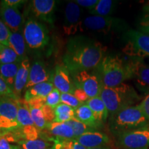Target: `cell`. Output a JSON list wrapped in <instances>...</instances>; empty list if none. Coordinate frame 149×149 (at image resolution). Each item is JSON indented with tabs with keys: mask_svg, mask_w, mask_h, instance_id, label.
I'll return each mask as SVG.
<instances>
[{
	"mask_svg": "<svg viewBox=\"0 0 149 149\" xmlns=\"http://www.w3.org/2000/svg\"><path fill=\"white\" fill-rule=\"evenodd\" d=\"M106 48L84 36L72 37L64 54V65L71 74L96 68L104 58Z\"/></svg>",
	"mask_w": 149,
	"mask_h": 149,
	"instance_id": "6da1fadb",
	"label": "cell"
},
{
	"mask_svg": "<svg viewBox=\"0 0 149 149\" xmlns=\"http://www.w3.org/2000/svg\"><path fill=\"white\" fill-rule=\"evenodd\" d=\"M100 79L103 86L113 88L124 81L133 79V61H125L118 55H107L98 66Z\"/></svg>",
	"mask_w": 149,
	"mask_h": 149,
	"instance_id": "7a4b0ae2",
	"label": "cell"
},
{
	"mask_svg": "<svg viewBox=\"0 0 149 149\" xmlns=\"http://www.w3.org/2000/svg\"><path fill=\"white\" fill-rule=\"evenodd\" d=\"M100 97L105 104L111 117L121 110L134 106L140 100L135 89L124 83L113 88L103 86Z\"/></svg>",
	"mask_w": 149,
	"mask_h": 149,
	"instance_id": "3957f363",
	"label": "cell"
},
{
	"mask_svg": "<svg viewBox=\"0 0 149 149\" xmlns=\"http://www.w3.org/2000/svg\"><path fill=\"white\" fill-rule=\"evenodd\" d=\"M149 126V121L143 113L139 104L121 110L111 117L110 127L115 135Z\"/></svg>",
	"mask_w": 149,
	"mask_h": 149,
	"instance_id": "277c9868",
	"label": "cell"
},
{
	"mask_svg": "<svg viewBox=\"0 0 149 149\" xmlns=\"http://www.w3.org/2000/svg\"><path fill=\"white\" fill-rule=\"evenodd\" d=\"M123 36L126 42L123 49L124 53L134 58L149 57V35L139 31L129 30Z\"/></svg>",
	"mask_w": 149,
	"mask_h": 149,
	"instance_id": "5b68a950",
	"label": "cell"
},
{
	"mask_svg": "<svg viewBox=\"0 0 149 149\" xmlns=\"http://www.w3.org/2000/svg\"><path fill=\"white\" fill-rule=\"evenodd\" d=\"M23 35L26 45L31 49H41L49 42L48 29L44 24L32 18L26 22Z\"/></svg>",
	"mask_w": 149,
	"mask_h": 149,
	"instance_id": "8992f818",
	"label": "cell"
},
{
	"mask_svg": "<svg viewBox=\"0 0 149 149\" xmlns=\"http://www.w3.org/2000/svg\"><path fill=\"white\" fill-rule=\"evenodd\" d=\"M118 144L125 149H144L149 146V126L118 135Z\"/></svg>",
	"mask_w": 149,
	"mask_h": 149,
	"instance_id": "52a82bcc",
	"label": "cell"
},
{
	"mask_svg": "<svg viewBox=\"0 0 149 149\" xmlns=\"http://www.w3.org/2000/svg\"><path fill=\"white\" fill-rule=\"evenodd\" d=\"M72 77L75 88L83 90L89 98L100 96L103 85L97 76L84 70L72 74Z\"/></svg>",
	"mask_w": 149,
	"mask_h": 149,
	"instance_id": "ba28073f",
	"label": "cell"
},
{
	"mask_svg": "<svg viewBox=\"0 0 149 149\" xmlns=\"http://www.w3.org/2000/svg\"><path fill=\"white\" fill-rule=\"evenodd\" d=\"M19 100V98L17 97L0 98V120L5 130H13L19 127L17 120Z\"/></svg>",
	"mask_w": 149,
	"mask_h": 149,
	"instance_id": "9c48e42d",
	"label": "cell"
},
{
	"mask_svg": "<svg viewBox=\"0 0 149 149\" xmlns=\"http://www.w3.org/2000/svg\"><path fill=\"white\" fill-rule=\"evenodd\" d=\"M83 26L86 29L96 32L109 33L124 26V22L120 19L111 17L91 15L86 17L83 21Z\"/></svg>",
	"mask_w": 149,
	"mask_h": 149,
	"instance_id": "30bf717a",
	"label": "cell"
},
{
	"mask_svg": "<svg viewBox=\"0 0 149 149\" xmlns=\"http://www.w3.org/2000/svg\"><path fill=\"white\" fill-rule=\"evenodd\" d=\"M81 9L73 1L67 3L64 10V18L62 29L67 36L76 35L81 30L82 22L81 19Z\"/></svg>",
	"mask_w": 149,
	"mask_h": 149,
	"instance_id": "8fae6325",
	"label": "cell"
},
{
	"mask_svg": "<svg viewBox=\"0 0 149 149\" xmlns=\"http://www.w3.org/2000/svg\"><path fill=\"white\" fill-rule=\"evenodd\" d=\"M29 8L35 17L54 25L56 9L55 0H33L30 3Z\"/></svg>",
	"mask_w": 149,
	"mask_h": 149,
	"instance_id": "7c38bea8",
	"label": "cell"
},
{
	"mask_svg": "<svg viewBox=\"0 0 149 149\" xmlns=\"http://www.w3.org/2000/svg\"><path fill=\"white\" fill-rule=\"evenodd\" d=\"M53 84L55 88L61 93L73 94L75 86L70 72L64 65H57L55 67L53 76Z\"/></svg>",
	"mask_w": 149,
	"mask_h": 149,
	"instance_id": "4fadbf2b",
	"label": "cell"
},
{
	"mask_svg": "<svg viewBox=\"0 0 149 149\" xmlns=\"http://www.w3.org/2000/svg\"><path fill=\"white\" fill-rule=\"evenodd\" d=\"M0 17L13 33H18L23 24V16L19 8L7 6L1 3Z\"/></svg>",
	"mask_w": 149,
	"mask_h": 149,
	"instance_id": "5bb4252c",
	"label": "cell"
},
{
	"mask_svg": "<svg viewBox=\"0 0 149 149\" xmlns=\"http://www.w3.org/2000/svg\"><path fill=\"white\" fill-rule=\"evenodd\" d=\"M133 61V79H135L137 87L141 92L149 94V64L141 59L135 58Z\"/></svg>",
	"mask_w": 149,
	"mask_h": 149,
	"instance_id": "9a60e30c",
	"label": "cell"
},
{
	"mask_svg": "<svg viewBox=\"0 0 149 149\" xmlns=\"http://www.w3.org/2000/svg\"><path fill=\"white\" fill-rule=\"evenodd\" d=\"M51 74L46 68L45 63L41 60H37L33 63L30 70L29 77L25 89H29L39 84L50 81Z\"/></svg>",
	"mask_w": 149,
	"mask_h": 149,
	"instance_id": "2e32d148",
	"label": "cell"
},
{
	"mask_svg": "<svg viewBox=\"0 0 149 149\" xmlns=\"http://www.w3.org/2000/svg\"><path fill=\"white\" fill-rule=\"evenodd\" d=\"M75 139L86 149L105 146L110 142L109 136L97 130L84 133Z\"/></svg>",
	"mask_w": 149,
	"mask_h": 149,
	"instance_id": "e0dca14e",
	"label": "cell"
},
{
	"mask_svg": "<svg viewBox=\"0 0 149 149\" xmlns=\"http://www.w3.org/2000/svg\"><path fill=\"white\" fill-rule=\"evenodd\" d=\"M31 67L29 59L27 57H25L20 64L15 79L13 92L14 94L19 98L27 84Z\"/></svg>",
	"mask_w": 149,
	"mask_h": 149,
	"instance_id": "ac0fdd59",
	"label": "cell"
},
{
	"mask_svg": "<svg viewBox=\"0 0 149 149\" xmlns=\"http://www.w3.org/2000/svg\"><path fill=\"white\" fill-rule=\"evenodd\" d=\"M86 104L90 108L98 122L102 124L107 121L109 115V111L103 100L100 96L89 99L88 101L86 102Z\"/></svg>",
	"mask_w": 149,
	"mask_h": 149,
	"instance_id": "d6986e66",
	"label": "cell"
},
{
	"mask_svg": "<svg viewBox=\"0 0 149 149\" xmlns=\"http://www.w3.org/2000/svg\"><path fill=\"white\" fill-rule=\"evenodd\" d=\"M49 132L52 137L63 139H74L72 128L66 122H52L46 128Z\"/></svg>",
	"mask_w": 149,
	"mask_h": 149,
	"instance_id": "ffe728a7",
	"label": "cell"
},
{
	"mask_svg": "<svg viewBox=\"0 0 149 149\" xmlns=\"http://www.w3.org/2000/svg\"><path fill=\"white\" fill-rule=\"evenodd\" d=\"M54 88L55 86L51 81H46L35 85L31 88L27 89L24 95V100L28 102L31 99L34 97L46 98Z\"/></svg>",
	"mask_w": 149,
	"mask_h": 149,
	"instance_id": "44dd1931",
	"label": "cell"
},
{
	"mask_svg": "<svg viewBox=\"0 0 149 149\" xmlns=\"http://www.w3.org/2000/svg\"><path fill=\"white\" fill-rule=\"evenodd\" d=\"M74 118L95 129L100 127L102 124L96 120L93 112L86 104L74 110Z\"/></svg>",
	"mask_w": 149,
	"mask_h": 149,
	"instance_id": "7402d4cb",
	"label": "cell"
},
{
	"mask_svg": "<svg viewBox=\"0 0 149 149\" xmlns=\"http://www.w3.org/2000/svg\"><path fill=\"white\" fill-rule=\"evenodd\" d=\"M21 63L0 64V77L13 91L15 79Z\"/></svg>",
	"mask_w": 149,
	"mask_h": 149,
	"instance_id": "603a6c76",
	"label": "cell"
},
{
	"mask_svg": "<svg viewBox=\"0 0 149 149\" xmlns=\"http://www.w3.org/2000/svg\"><path fill=\"white\" fill-rule=\"evenodd\" d=\"M26 43L24 35L20 33H10L9 37V46L12 48L22 60L26 57Z\"/></svg>",
	"mask_w": 149,
	"mask_h": 149,
	"instance_id": "cb8c5ba5",
	"label": "cell"
},
{
	"mask_svg": "<svg viewBox=\"0 0 149 149\" xmlns=\"http://www.w3.org/2000/svg\"><path fill=\"white\" fill-rule=\"evenodd\" d=\"M17 120L19 127L35 125L32 117H31V111H30L29 105H28V102L25 100L22 101L19 99V100Z\"/></svg>",
	"mask_w": 149,
	"mask_h": 149,
	"instance_id": "d4e9b609",
	"label": "cell"
},
{
	"mask_svg": "<svg viewBox=\"0 0 149 149\" xmlns=\"http://www.w3.org/2000/svg\"><path fill=\"white\" fill-rule=\"evenodd\" d=\"M116 1L112 0H99L98 3L90 9L89 13L92 15L109 17L114 11Z\"/></svg>",
	"mask_w": 149,
	"mask_h": 149,
	"instance_id": "484cf974",
	"label": "cell"
},
{
	"mask_svg": "<svg viewBox=\"0 0 149 149\" xmlns=\"http://www.w3.org/2000/svg\"><path fill=\"white\" fill-rule=\"evenodd\" d=\"M55 122H67L74 118V109L61 103L55 109Z\"/></svg>",
	"mask_w": 149,
	"mask_h": 149,
	"instance_id": "4316f807",
	"label": "cell"
},
{
	"mask_svg": "<svg viewBox=\"0 0 149 149\" xmlns=\"http://www.w3.org/2000/svg\"><path fill=\"white\" fill-rule=\"evenodd\" d=\"M22 59L10 46L1 45L0 64L21 63Z\"/></svg>",
	"mask_w": 149,
	"mask_h": 149,
	"instance_id": "83f0119b",
	"label": "cell"
},
{
	"mask_svg": "<svg viewBox=\"0 0 149 149\" xmlns=\"http://www.w3.org/2000/svg\"><path fill=\"white\" fill-rule=\"evenodd\" d=\"M51 149H86L75 139L55 138Z\"/></svg>",
	"mask_w": 149,
	"mask_h": 149,
	"instance_id": "f1b7e54d",
	"label": "cell"
},
{
	"mask_svg": "<svg viewBox=\"0 0 149 149\" xmlns=\"http://www.w3.org/2000/svg\"><path fill=\"white\" fill-rule=\"evenodd\" d=\"M22 146V149H51L53 144L42 139L35 140H23L18 143Z\"/></svg>",
	"mask_w": 149,
	"mask_h": 149,
	"instance_id": "f546056e",
	"label": "cell"
},
{
	"mask_svg": "<svg viewBox=\"0 0 149 149\" xmlns=\"http://www.w3.org/2000/svg\"><path fill=\"white\" fill-rule=\"evenodd\" d=\"M66 123L72 128V130H73L74 139L84 135V133L91 131H94V130H96L95 128L91 127V126H87L86 124H84L82 122H79V120H76L75 118L68 121Z\"/></svg>",
	"mask_w": 149,
	"mask_h": 149,
	"instance_id": "4dcf8cb0",
	"label": "cell"
},
{
	"mask_svg": "<svg viewBox=\"0 0 149 149\" xmlns=\"http://www.w3.org/2000/svg\"><path fill=\"white\" fill-rule=\"evenodd\" d=\"M35 126L40 130H45L48 125L42 109H29Z\"/></svg>",
	"mask_w": 149,
	"mask_h": 149,
	"instance_id": "1f68e13d",
	"label": "cell"
},
{
	"mask_svg": "<svg viewBox=\"0 0 149 149\" xmlns=\"http://www.w3.org/2000/svg\"><path fill=\"white\" fill-rule=\"evenodd\" d=\"M19 130L23 140H35L40 137V130L35 125L19 127Z\"/></svg>",
	"mask_w": 149,
	"mask_h": 149,
	"instance_id": "d6a6232c",
	"label": "cell"
},
{
	"mask_svg": "<svg viewBox=\"0 0 149 149\" xmlns=\"http://www.w3.org/2000/svg\"><path fill=\"white\" fill-rule=\"evenodd\" d=\"M61 103L69 106L74 110L78 109L82 104H84L81 103L71 93H61Z\"/></svg>",
	"mask_w": 149,
	"mask_h": 149,
	"instance_id": "836d02e7",
	"label": "cell"
},
{
	"mask_svg": "<svg viewBox=\"0 0 149 149\" xmlns=\"http://www.w3.org/2000/svg\"><path fill=\"white\" fill-rule=\"evenodd\" d=\"M61 104V93L58 89L54 88L46 98V104L55 109Z\"/></svg>",
	"mask_w": 149,
	"mask_h": 149,
	"instance_id": "e575fe53",
	"label": "cell"
},
{
	"mask_svg": "<svg viewBox=\"0 0 149 149\" xmlns=\"http://www.w3.org/2000/svg\"><path fill=\"white\" fill-rule=\"evenodd\" d=\"M11 31L0 19V44L9 46V37Z\"/></svg>",
	"mask_w": 149,
	"mask_h": 149,
	"instance_id": "d590c367",
	"label": "cell"
},
{
	"mask_svg": "<svg viewBox=\"0 0 149 149\" xmlns=\"http://www.w3.org/2000/svg\"><path fill=\"white\" fill-rule=\"evenodd\" d=\"M3 97H17L13 91L6 81L0 77V98ZM19 98V97H18Z\"/></svg>",
	"mask_w": 149,
	"mask_h": 149,
	"instance_id": "8d00e7d4",
	"label": "cell"
},
{
	"mask_svg": "<svg viewBox=\"0 0 149 149\" xmlns=\"http://www.w3.org/2000/svg\"><path fill=\"white\" fill-rule=\"evenodd\" d=\"M139 31L149 35V14L144 15L139 20L138 24Z\"/></svg>",
	"mask_w": 149,
	"mask_h": 149,
	"instance_id": "74e56055",
	"label": "cell"
},
{
	"mask_svg": "<svg viewBox=\"0 0 149 149\" xmlns=\"http://www.w3.org/2000/svg\"><path fill=\"white\" fill-rule=\"evenodd\" d=\"M43 113H44V117H45L46 122L48 124L53 122L55 120V109L53 108L49 107V106L45 105L42 108Z\"/></svg>",
	"mask_w": 149,
	"mask_h": 149,
	"instance_id": "f35d334b",
	"label": "cell"
},
{
	"mask_svg": "<svg viewBox=\"0 0 149 149\" xmlns=\"http://www.w3.org/2000/svg\"><path fill=\"white\" fill-rule=\"evenodd\" d=\"M27 102L29 109H42L46 104V98L34 97L31 99Z\"/></svg>",
	"mask_w": 149,
	"mask_h": 149,
	"instance_id": "ab89813d",
	"label": "cell"
},
{
	"mask_svg": "<svg viewBox=\"0 0 149 149\" xmlns=\"http://www.w3.org/2000/svg\"><path fill=\"white\" fill-rule=\"evenodd\" d=\"M73 95L75 96V97L82 104H86V102L90 99L84 91L79 88H75L74 91Z\"/></svg>",
	"mask_w": 149,
	"mask_h": 149,
	"instance_id": "60d3db41",
	"label": "cell"
},
{
	"mask_svg": "<svg viewBox=\"0 0 149 149\" xmlns=\"http://www.w3.org/2000/svg\"><path fill=\"white\" fill-rule=\"evenodd\" d=\"M98 1L99 0H76V1H74V2L79 5V6L84 7V8L90 10L98 3Z\"/></svg>",
	"mask_w": 149,
	"mask_h": 149,
	"instance_id": "b9f144b4",
	"label": "cell"
},
{
	"mask_svg": "<svg viewBox=\"0 0 149 149\" xmlns=\"http://www.w3.org/2000/svg\"><path fill=\"white\" fill-rule=\"evenodd\" d=\"M26 2L27 1H24V0H3V1H1V3L7 6L16 8H19Z\"/></svg>",
	"mask_w": 149,
	"mask_h": 149,
	"instance_id": "7bdbcfd3",
	"label": "cell"
},
{
	"mask_svg": "<svg viewBox=\"0 0 149 149\" xmlns=\"http://www.w3.org/2000/svg\"><path fill=\"white\" fill-rule=\"evenodd\" d=\"M139 105H140L141 109L142 110L145 116L149 121V94L145 97Z\"/></svg>",
	"mask_w": 149,
	"mask_h": 149,
	"instance_id": "ee69618b",
	"label": "cell"
},
{
	"mask_svg": "<svg viewBox=\"0 0 149 149\" xmlns=\"http://www.w3.org/2000/svg\"><path fill=\"white\" fill-rule=\"evenodd\" d=\"M19 147L11 144L6 139L0 135V149H18Z\"/></svg>",
	"mask_w": 149,
	"mask_h": 149,
	"instance_id": "f6af8a7d",
	"label": "cell"
},
{
	"mask_svg": "<svg viewBox=\"0 0 149 149\" xmlns=\"http://www.w3.org/2000/svg\"><path fill=\"white\" fill-rule=\"evenodd\" d=\"M144 10L146 13L149 14V3H147V4L144 7Z\"/></svg>",
	"mask_w": 149,
	"mask_h": 149,
	"instance_id": "bcb514c9",
	"label": "cell"
},
{
	"mask_svg": "<svg viewBox=\"0 0 149 149\" xmlns=\"http://www.w3.org/2000/svg\"><path fill=\"white\" fill-rule=\"evenodd\" d=\"M88 149H111L109 146H102V147H97V148H88Z\"/></svg>",
	"mask_w": 149,
	"mask_h": 149,
	"instance_id": "7dc6e473",
	"label": "cell"
},
{
	"mask_svg": "<svg viewBox=\"0 0 149 149\" xmlns=\"http://www.w3.org/2000/svg\"><path fill=\"white\" fill-rule=\"evenodd\" d=\"M5 130V128H4V126L3 125L2 122H1V120H0V130Z\"/></svg>",
	"mask_w": 149,
	"mask_h": 149,
	"instance_id": "c3c4849f",
	"label": "cell"
},
{
	"mask_svg": "<svg viewBox=\"0 0 149 149\" xmlns=\"http://www.w3.org/2000/svg\"><path fill=\"white\" fill-rule=\"evenodd\" d=\"M1 44H0V55H1Z\"/></svg>",
	"mask_w": 149,
	"mask_h": 149,
	"instance_id": "681fc988",
	"label": "cell"
},
{
	"mask_svg": "<svg viewBox=\"0 0 149 149\" xmlns=\"http://www.w3.org/2000/svg\"><path fill=\"white\" fill-rule=\"evenodd\" d=\"M18 149H22V148H20V147H19Z\"/></svg>",
	"mask_w": 149,
	"mask_h": 149,
	"instance_id": "f907efd6",
	"label": "cell"
},
{
	"mask_svg": "<svg viewBox=\"0 0 149 149\" xmlns=\"http://www.w3.org/2000/svg\"><path fill=\"white\" fill-rule=\"evenodd\" d=\"M144 149H148V148H144Z\"/></svg>",
	"mask_w": 149,
	"mask_h": 149,
	"instance_id": "816d5d0a",
	"label": "cell"
}]
</instances>
